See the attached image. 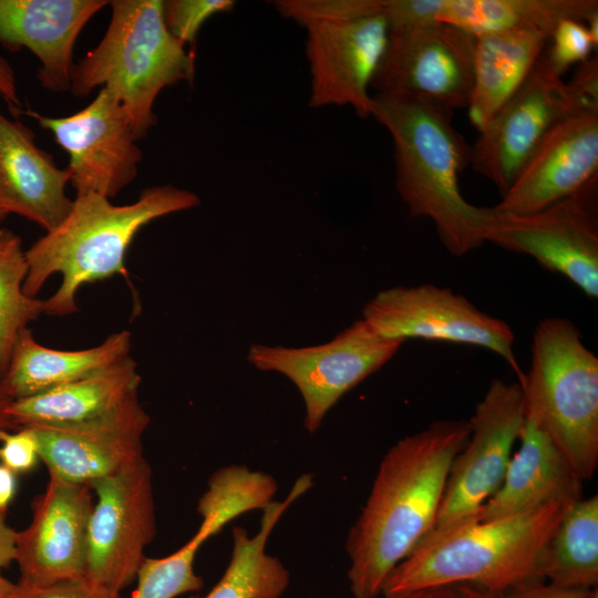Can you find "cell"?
<instances>
[{
	"instance_id": "obj_1",
	"label": "cell",
	"mask_w": 598,
	"mask_h": 598,
	"mask_svg": "<svg viewBox=\"0 0 598 598\" xmlns=\"http://www.w3.org/2000/svg\"><path fill=\"white\" fill-rule=\"evenodd\" d=\"M470 433L468 421L441 420L384 454L346 542L354 598L382 595L390 573L431 532L450 467Z\"/></svg>"
},
{
	"instance_id": "obj_2",
	"label": "cell",
	"mask_w": 598,
	"mask_h": 598,
	"mask_svg": "<svg viewBox=\"0 0 598 598\" xmlns=\"http://www.w3.org/2000/svg\"><path fill=\"white\" fill-rule=\"evenodd\" d=\"M370 116L390 133L395 187L414 217L429 218L453 256L486 241L492 207L470 204L458 174L470 163V147L452 124V112L419 100L374 93Z\"/></svg>"
},
{
	"instance_id": "obj_3",
	"label": "cell",
	"mask_w": 598,
	"mask_h": 598,
	"mask_svg": "<svg viewBox=\"0 0 598 598\" xmlns=\"http://www.w3.org/2000/svg\"><path fill=\"white\" fill-rule=\"evenodd\" d=\"M199 204L195 193L171 184L146 188L126 205H114L94 193L76 196L62 223L25 250V295L37 297L52 275L61 274L60 287L44 300V313L65 317L76 312L81 286L117 274L126 276L125 254L144 226Z\"/></svg>"
},
{
	"instance_id": "obj_4",
	"label": "cell",
	"mask_w": 598,
	"mask_h": 598,
	"mask_svg": "<svg viewBox=\"0 0 598 598\" xmlns=\"http://www.w3.org/2000/svg\"><path fill=\"white\" fill-rule=\"evenodd\" d=\"M569 506L553 504L430 533L390 573L382 596L463 584L498 594L539 578L543 550Z\"/></svg>"
},
{
	"instance_id": "obj_5",
	"label": "cell",
	"mask_w": 598,
	"mask_h": 598,
	"mask_svg": "<svg viewBox=\"0 0 598 598\" xmlns=\"http://www.w3.org/2000/svg\"><path fill=\"white\" fill-rule=\"evenodd\" d=\"M99 44L74 64L70 92L87 96L106 89L124 106L135 136L156 124L155 101L163 89L192 82L195 59L167 30L162 0H113Z\"/></svg>"
},
{
	"instance_id": "obj_6",
	"label": "cell",
	"mask_w": 598,
	"mask_h": 598,
	"mask_svg": "<svg viewBox=\"0 0 598 598\" xmlns=\"http://www.w3.org/2000/svg\"><path fill=\"white\" fill-rule=\"evenodd\" d=\"M525 415L538 423L585 482L598 464V358L567 318L543 319L519 382Z\"/></svg>"
},
{
	"instance_id": "obj_7",
	"label": "cell",
	"mask_w": 598,
	"mask_h": 598,
	"mask_svg": "<svg viewBox=\"0 0 598 598\" xmlns=\"http://www.w3.org/2000/svg\"><path fill=\"white\" fill-rule=\"evenodd\" d=\"M524 419L525 399L520 383L492 380L468 420L470 437L452 462L430 533L480 518L483 506L504 481Z\"/></svg>"
},
{
	"instance_id": "obj_8",
	"label": "cell",
	"mask_w": 598,
	"mask_h": 598,
	"mask_svg": "<svg viewBox=\"0 0 598 598\" xmlns=\"http://www.w3.org/2000/svg\"><path fill=\"white\" fill-rule=\"evenodd\" d=\"M474 50V35L444 22L389 28L371 87L378 94L419 100L450 112L467 107Z\"/></svg>"
},
{
	"instance_id": "obj_9",
	"label": "cell",
	"mask_w": 598,
	"mask_h": 598,
	"mask_svg": "<svg viewBox=\"0 0 598 598\" xmlns=\"http://www.w3.org/2000/svg\"><path fill=\"white\" fill-rule=\"evenodd\" d=\"M403 342L378 334L360 319L318 346L252 344L247 360L258 370L279 372L293 382L305 402V426L315 433L340 398L390 361Z\"/></svg>"
},
{
	"instance_id": "obj_10",
	"label": "cell",
	"mask_w": 598,
	"mask_h": 598,
	"mask_svg": "<svg viewBox=\"0 0 598 598\" xmlns=\"http://www.w3.org/2000/svg\"><path fill=\"white\" fill-rule=\"evenodd\" d=\"M494 212V210H493ZM486 241L533 257L598 297V176L574 194L526 215H496Z\"/></svg>"
},
{
	"instance_id": "obj_11",
	"label": "cell",
	"mask_w": 598,
	"mask_h": 598,
	"mask_svg": "<svg viewBox=\"0 0 598 598\" xmlns=\"http://www.w3.org/2000/svg\"><path fill=\"white\" fill-rule=\"evenodd\" d=\"M362 319L378 334L405 342L409 338L482 347L503 358L524 378L515 352V334L502 319L481 311L448 288L424 283L379 291L363 308Z\"/></svg>"
},
{
	"instance_id": "obj_12",
	"label": "cell",
	"mask_w": 598,
	"mask_h": 598,
	"mask_svg": "<svg viewBox=\"0 0 598 598\" xmlns=\"http://www.w3.org/2000/svg\"><path fill=\"white\" fill-rule=\"evenodd\" d=\"M85 578L121 592L136 578L156 533L152 471L145 457L95 482Z\"/></svg>"
},
{
	"instance_id": "obj_13",
	"label": "cell",
	"mask_w": 598,
	"mask_h": 598,
	"mask_svg": "<svg viewBox=\"0 0 598 598\" xmlns=\"http://www.w3.org/2000/svg\"><path fill=\"white\" fill-rule=\"evenodd\" d=\"M589 110L542 54L524 83L499 107L470 147L473 168L503 195L544 136L563 118Z\"/></svg>"
},
{
	"instance_id": "obj_14",
	"label": "cell",
	"mask_w": 598,
	"mask_h": 598,
	"mask_svg": "<svg viewBox=\"0 0 598 598\" xmlns=\"http://www.w3.org/2000/svg\"><path fill=\"white\" fill-rule=\"evenodd\" d=\"M21 114L51 132L69 154L66 171L76 196L94 193L111 199L138 175L142 151L124 106L109 90L100 89L90 104L68 116Z\"/></svg>"
},
{
	"instance_id": "obj_15",
	"label": "cell",
	"mask_w": 598,
	"mask_h": 598,
	"mask_svg": "<svg viewBox=\"0 0 598 598\" xmlns=\"http://www.w3.org/2000/svg\"><path fill=\"white\" fill-rule=\"evenodd\" d=\"M93 489L49 473L47 486L32 502V518L18 532L19 585L44 587L85 579L87 527Z\"/></svg>"
},
{
	"instance_id": "obj_16",
	"label": "cell",
	"mask_w": 598,
	"mask_h": 598,
	"mask_svg": "<svg viewBox=\"0 0 598 598\" xmlns=\"http://www.w3.org/2000/svg\"><path fill=\"white\" fill-rule=\"evenodd\" d=\"M310 107L351 106L370 117L372 79L383 55L389 23L384 12L306 28Z\"/></svg>"
},
{
	"instance_id": "obj_17",
	"label": "cell",
	"mask_w": 598,
	"mask_h": 598,
	"mask_svg": "<svg viewBox=\"0 0 598 598\" xmlns=\"http://www.w3.org/2000/svg\"><path fill=\"white\" fill-rule=\"evenodd\" d=\"M148 424L137 398L96 419L30 429L50 474L92 486L144 457L142 436Z\"/></svg>"
},
{
	"instance_id": "obj_18",
	"label": "cell",
	"mask_w": 598,
	"mask_h": 598,
	"mask_svg": "<svg viewBox=\"0 0 598 598\" xmlns=\"http://www.w3.org/2000/svg\"><path fill=\"white\" fill-rule=\"evenodd\" d=\"M598 109L559 121L540 141L492 207L496 215H526L565 198L598 176Z\"/></svg>"
},
{
	"instance_id": "obj_19",
	"label": "cell",
	"mask_w": 598,
	"mask_h": 598,
	"mask_svg": "<svg viewBox=\"0 0 598 598\" xmlns=\"http://www.w3.org/2000/svg\"><path fill=\"white\" fill-rule=\"evenodd\" d=\"M107 4L106 0H0V44L9 51L32 52L45 90L70 91L76 40Z\"/></svg>"
},
{
	"instance_id": "obj_20",
	"label": "cell",
	"mask_w": 598,
	"mask_h": 598,
	"mask_svg": "<svg viewBox=\"0 0 598 598\" xmlns=\"http://www.w3.org/2000/svg\"><path fill=\"white\" fill-rule=\"evenodd\" d=\"M69 183L66 168H59L52 155L35 144L34 132L0 110V206L7 214L51 231L72 207L65 190Z\"/></svg>"
},
{
	"instance_id": "obj_21",
	"label": "cell",
	"mask_w": 598,
	"mask_h": 598,
	"mask_svg": "<svg viewBox=\"0 0 598 598\" xmlns=\"http://www.w3.org/2000/svg\"><path fill=\"white\" fill-rule=\"evenodd\" d=\"M504 481L483 506L478 520H494L553 504L573 505L584 481L545 430L525 415Z\"/></svg>"
},
{
	"instance_id": "obj_22",
	"label": "cell",
	"mask_w": 598,
	"mask_h": 598,
	"mask_svg": "<svg viewBox=\"0 0 598 598\" xmlns=\"http://www.w3.org/2000/svg\"><path fill=\"white\" fill-rule=\"evenodd\" d=\"M141 380L130 355L97 374L13 400L8 414L17 429L89 421L137 399Z\"/></svg>"
},
{
	"instance_id": "obj_23",
	"label": "cell",
	"mask_w": 598,
	"mask_h": 598,
	"mask_svg": "<svg viewBox=\"0 0 598 598\" xmlns=\"http://www.w3.org/2000/svg\"><path fill=\"white\" fill-rule=\"evenodd\" d=\"M131 332L109 336L102 343L83 350H58L40 344L32 331L24 329L0 380L13 399L33 396L97 374L130 357Z\"/></svg>"
},
{
	"instance_id": "obj_24",
	"label": "cell",
	"mask_w": 598,
	"mask_h": 598,
	"mask_svg": "<svg viewBox=\"0 0 598 598\" xmlns=\"http://www.w3.org/2000/svg\"><path fill=\"white\" fill-rule=\"evenodd\" d=\"M551 33L519 28L475 37L474 76L468 117L480 132L524 83L547 48Z\"/></svg>"
},
{
	"instance_id": "obj_25",
	"label": "cell",
	"mask_w": 598,
	"mask_h": 598,
	"mask_svg": "<svg viewBox=\"0 0 598 598\" xmlns=\"http://www.w3.org/2000/svg\"><path fill=\"white\" fill-rule=\"evenodd\" d=\"M598 12L597 0H417L420 22L439 21L478 37L519 28L551 34L565 19L586 22Z\"/></svg>"
},
{
	"instance_id": "obj_26",
	"label": "cell",
	"mask_w": 598,
	"mask_h": 598,
	"mask_svg": "<svg viewBox=\"0 0 598 598\" xmlns=\"http://www.w3.org/2000/svg\"><path fill=\"white\" fill-rule=\"evenodd\" d=\"M312 486V476L297 478L282 501L262 509L260 527L250 536L243 527L233 528V551L218 582L202 598H280L290 582V573L266 550L268 538L285 511ZM190 598H198L193 596Z\"/></svg>"
},
{
	"instance_id": "obj_27",
	"label": "cell",
	"mask_w": 598,
	"mask_h": 598,
	"mask_svg": "<svg viewBox=\"0 0 598 598\" xmlns=\"http://www.w3.org/2000/svg\"><path fill=\"white\" fill-rule=\"evenodd\" d=\"M538 577L565 588H597V495L582 497L567 508L543 550Z\"/></svg>"
},
{
	"instance_id": "obj_28",
	"label": "cell",
	"mask_w": 598,
	"mask_h": 598,
	"mask_svg": "<svg viewBox=\"0 0 598 598\" xmlns=\"http://www.w3.org/2000/svg\"><path fill=\"white\" fill-rule=\"evenodd\" d=\"M29 271L22 240L13 230L0 228V380L14 346L28 324L44 313V300L29 297L23 285Z\"/></svg>"
},
{
	"instance_id": "obj_29",
	"label": "cell",
	"mask_w": 598,
	"mask_h": 598,
	"mask_svg": "<svg viewBox=\"0 0 598 598\" xmlns=\"http://www.w3.org/2000/svg\"><path fill=\"white\" fill-rule=\"evenodd\" d=\"M223 525L213 517H203L194 536L175 553L162 558L145 557L137 570V585L131 598H176L203 588V579L194 570L202 545Z\"/></svg>"
},
{
	"instance_id": "obj_30",
	"label": "cell",
	"mask_w": 598,
	"mask_h": 598,
	"mask_svg": "<svg viewBox=\"0 0 598 598\" xmlns=\"http://www.w3.org/2000/svg\"><path fill=\"white\" fill-rule=\"evenodd\" d=\"M277 11L305 29L384 12L385 0H277Z\"/></svg>"
},
{
	"instance_id": "obj_31",
	"label": "cell",
	"mask_w": 598,
	"mask_h": 598,
	"mask_svg": "<svg viewBox=\"0 0 598 598\" xmlns=\"http://www.w3.org/2000/svg\"><path fill=\"white\" fill-rule=\"evenodd\" d=\"M596 48L584 21L565 19L555 28L543 55L549 69L563 76L569 66L590 58Z\"/></svg>"
},
{
	"instance_id": "obj_32",
	"label": "cell",
	"mask_w": 598,
	"mask_h": 598,
	"mask_svg": "<svg viewBox=\"0 0 598 598\" xmlns=\"http://www.w3.org/2000/svg\"><path fill=\"white\" fill-rule=\"evenodd\" d=\"M233 0L163 1V19L169 33L183 44L195 41L202 25L213 16L229 12Z\"/></svg>"
},
{
	"instance_id": "obj_33",
	"label": "cell",
	"mask_w": 598,
	"mask_h": 598,
	"mask_svg": "<svg viewBox=\"0 0 598 598\" xmlns=\"http://www.w3.org/2000/svg\"><path fill=\"white\" fill-rule=\"evenodd\" d=\"M40 460L37 437L30 427L13 432L0 429V463L16 474L31 471Z\"/></svg>"
},
{
	"instance_id": "obj_34",
	"label": "cell",
	"mask_w": 598,
	"mask_h": 598,
	"mask_svg": "<svg viewBox=\"0 0 598 598\" xmlns=\"http://www.w3.org/2000/svg\"><path fill=\"white\" fill-rule=\"evenodd\" d=\"M16 598H122L120 592L81 579L44 587H24L17 582Z\"/></svg>"
},
{
	"instance_id": "obj_35",
	"label": "cell",
	"mask_w": 598,
	"mask_h": 598,
	"mask_svg": "<svg viewBox=\"0 0 598 598\" xmlns=\"http://www.w3.org/2000/svg\"><path fill=\"white\" fill-rule=\"evenodd\" d=\"M590 590L555 586L539 578H532L498 592L499 598H589Z\"/></svg>"
},
{
	"instance_id": "obj_36",
	"label": "cell",
	"mask_w": 598,
	"mask_h": 598,
	"mask_svg": "<svg viewBox=\"0 0 598 598\" xmlns=\"http://www.w3.org/2000/svg\"><path fill=\"white\" fill-rule=\"evenodd\" d=\"M0 97L14 115L23 111L12 65L0 54Z\"/></svg>"
},
{
	"instance_id": "obj_37",
	"label": "cell",
	"mask_w": 598,
	"mask_h": 598,
	"mask_svg": "<svg viewBox=\"0 0 598 598\" xmlns=\"http://www.w3.org/2000/svg\"><path fill=\"white\" fill-rule=\"evenodd\" d=\"M6 514H0V574L16 558L18 532L6 522Z\"/></svg>"
},
{
	"instance_id": "obj_38",
	"label": "cell",
	"mask_w": 598,
	"mask_h": 598,
	"mask_svg": "<svg viewBox=\"0 0 598 598\" xmlns=\"http://www.w3.org/2000/svg\"><path fill=\"white\" fill-rule=\"evenodd\" d=\"M384 598H460L455 586H437L384 595Z\"/></svg>"
},
{
	"instance_id": "obj_39",
	"label": "cell",
	"mask_w": 598,
	"mask_h": 598,
	"mask_svg": "<svg viewBox=\"0 0 598 598\" xmlns=\"http://www.w3.org/2000/svg\"><path fill=\"white\" fill-rule=\"evenodd\" d=\"M17 491V474L0 463V514H6Z\"/></svg>"
},
{
	"instance_id": "obj_40",
	"label": "cell",
	"mask_w": 598,
	"mask_h": 598,
	"mask_svg": "<svg viewBox=\"0 0 598 598\" xmlns=\"http://www.w3.org/2000/svg\"><path fill=\"white\" fill-rule=\"evenodd\" d=\"M13 399L7 393L0 382V429L9 431L18 430L8 414V409Z\"/></svg>"
},
{
	"instance_id": "obj_41",
	"label": "cell",
	"mask_w": 598,
	"mask_h": 598,
	"mask_svg": "<svg viewBox=\"0 0 598 598\" xmlns=\"http://www.w3.org/2000/svg\"><path fill=\"white\" fill-rule=\"evenodd\" d=\"M460 598H499L495 592L487 591L483 588L473 585H456L455 586Z\"/></svg>"
},
{
	"instance_id": "obj_42",
	"label": "cell",
	"mask_w": 598,
	"mask_h": 598,
	"mask_svg": "<svg viewBox=\"0 0 598 598\" xmlns=\"http://www.w3.org/2000/svg\"><path fill=\"white\" fill-rule=\"evenodd\" d=\"M18 585L0 574V598H16Z\"/></svg>"
},
{
	"instance_id": "obj_43",
	"label": "cell",
	"mask_w": 598,
	"mask_h": 598,
	"mask_svg": "<svg viewBox=\"0 0 598 598\" xmlns=\"http://www.w3.org/2000/svg\"><path fill=\"white\" fill-rule=\"evenodd\" d=\"M8 216L7 212L0 206V223Z\"/></svg>"
},
{
	"instance_id": "obj_44",
	"label": "cell",
	"mask_w": 598,
	"mask_h": 598,
	"mask_svg": "<svg viewBox=\"0 0 598 598\" xmlns=\"http://www.w3.org/2000/svg\"><path fill=\"white\" fill-rule=\"evenodd\" d=\"M589 598H598V590L597 588L591 589Z\"/></svg>"
}]
</instances>
